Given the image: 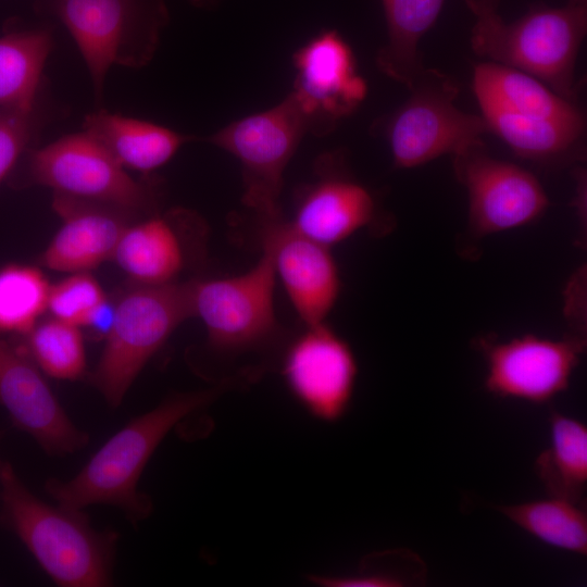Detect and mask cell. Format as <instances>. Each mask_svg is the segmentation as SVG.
I'll use <instances>...</instances> for the list:
<instances>
[{
	"mask_svg": "<svg viewBox=\"0 0 587 587\" xmlns=\"http://www.w3.org/2000/svg\"><path fill=\"white\" fill-rule=\"evenodd\" d=\"M259 375L257 369L250 367L213 387L170 396L113 435L74 478L67 482L50 479L47 491L66 509L80 511L89 504H112L133 521L146 517L151 503L138 492L137 484L166 434L225 391L251 383Z\"/></svg>",
	"mask_w": 587,
	"mask_h": 587,
	"instance_id": "6da1fadb",
	"label": "cell"
},
{
	"mask_svg": "<svg viewBox=\"0 0 587 587\" xmlns=\"http://www.w3.org/2000/svg\"><path fill=\"white\" fill-rule=\"evenodd\" d=\"M475 15L471 46L476 54L527 73L574 101L575 64L587 30V5L536 8L507 23L496 0H465Z\"/></svg>",
	"mask_w": 587,
	"mask_h": 587,
	"instance_id": "7a4b0ae2",
	"label": "cell"
},
{
	"mask_svg": "<svg viewBox=\"0 0 587 587\" xmlns=\"http://www.w3.org/2000/svg\"><path fill=\"white\" fill-rule=\"evenodd\" d=\"M4 521L61 586L99 587L111 582L116 534L93 529L79 510L53 508L36 498L12 465L0 461Z\"/></svg>",
	"mask_w": 587,
	"mask_h": 587,
	"instance_id": "3957f363",
	"label": "cell"
},
{
	"mask_svg": "<svg viewBox=\"0 0 587 587\" xmlns=\"http://www.w3.org/2000/svg\"><path fill=\"white\" fill-rule=\"evenodd\" d=\"M41 7L71 34L98 103L111 67L148 65L168 23L163 0H43Z\"/></svg>",
	"mask_w": 587,
	"mask_h": 587,
	"instance_id": "277c9868",
	"label": "cell"
},
{
	"mask_svg": "<svg viewBox=\"0 0 587 587\" xmlns=\"http://www.w3.org/2000/svg\"><path fill=\"white\" fill-rule=\"evenodd\" d=\"M14 188L45 186L70 197L107 203L132 214L153 210L158 186L135 179L86 132L26 150L8 176Z\"/></svg>",
	"mask_w": 587,
	"mask_h": 587,
	"instance_id": "5b68a950",
	"label": "cell"
},
{
	"mask_svg": "<svg viewBox=\"0 0 587 587\" xmlns=\"http://www.w3.org/2000/svg\"><path fill=\"white\" fill-rule=\"evenodd\" d=\"M193 317L190 280L137 285L115 304L92 383L118 407L136 376L184 321Z\"/></svg>",
	"mask_w": 587,
	"mask_h": 587,
	"instance_id": "8992f818",
	"label": "cell"
},
{
	"mask_svg": "<svg viewBox=\"0 0 587 587\" xmlns=\"http://www.w3.org/2000/svg\"><path fill=\"white\" fill-rule=\"evenodd\" d=\"M307 134V120L289 93L274 107L236 120L202 140L238 160L241 201L263 224L283 217L284 173Z\"/></svg>",
	"mask_w": 587,
	"mask_h": 587,
	"instance_id": "52a82bcc",
	"label": "cell"
},
{
	"mask_svg": "<svg viewBox=\"0 0 587 587\" xmlns=\"http://www.w3.org/2000/svg\"><path fill=\"white\" fill-rule=\"evenodd\" d=\"M262 243L258 263L240 275L191 279L193 316L199 317L210 347L224 354L262 351L283 340L274 309L275 271Z\"/></svg>",
	"mask_w": 587,
	"mask_h": 587,
	"instance_id": "ba28073f",
	"label": "cell"
},
{
	"mask_svg": "<svg viewBox=\"0 0 587 587\" xmlns=\"http://www.w3.org/2000/svg\"><path fill=\"white\" fill-rule=\"evenodd\" d=\"M409 90V99L379 125L395 167L413 168L484 143L488 127L483 116L455 105L459 86L451 77L424 68Z\"/></svg>",
	"mask_w": 587,
	"mask_h": 587,
	"instance_id": "9c48e42d",
	"label": "cell"
},
{
	"mask_svg": "<svg viewBox=\"0 0 587 587\" xmlns=\"http://www.w3.org/2000/svg\"><path fill=\"white\" fill-rule=\"evenodd\" d=\"M280 370L288 390L311 416L329 423L345 416L358 362L350 345L326 322L304 325L285 347Z\"/></svg>",
	"mask_w": 587,
	"mask_h": 587,
	"instance_id": "30bf717a",
	"label": "cell"
},
{
	"mask_svg": "<svg viewBox=\"0 0 587 587\" xmlns=\"http://www.w3.org/2000/svg\"><path fill=\"white\" fill-rule=\"evenodd\" d=\"M486 362V390L499 398L541 404L564 392L585 348L579 337L532 334L504 341H477Z\"/></svg>",
	"mask_w": 587,
	"mask_h": 587,
	"instance_id": "8fae6325",
	"label": "cell"
},
{
	"mask_svg": "<svg viewBox=\"0 0 587 587\" xmlns=\"http://www.w3.org/2000/svg\"><path fill=\"white\" fill-rule=\"evenodd\" d=\"M453 166L469 197V225L477 237L524 226L545 213L549 200L538 179L525 168L494 159L484 143L453 157Z\"/></svg>",
	"mask_w": 587,
	"mask_h": 587,
	"instance_id": "7c38bea8",
	"label": "cell"
},
{
	"mask_svg": "<svg viewBox=\"0 0 587 587\" xmlns=\"http://www.w3.org/2000/svg\"><path fill=\"white\" fill-rule=\"evenodd\" d=\"M290 95L304 115L309 134L324 136L364 101L367 84L358 73L353 51L337 30H324L292 55Z\"/></svg>",
	"mask_w": 587,
	"mask_h": 587,
	"instance_id": "4fadbf2b",
	"label": "cell"
},
{
	"mask_svg": "<svg viewBox=\"0 0 587 587\" xmlns=\"http://www.w3.org/2000/svg\"><path fill=\"white\" fill-rule=\"evenodd\" d=\"M207 226L193 212L175 209L154 214L123 232L112 259L138 285L179 283L203 258Z\"/></svg>",
	"mask_w": 587,
	"mask_h": 587,
	"instance_id": "5bb4252c",
	"label": "cell"
},
{
	"mask_svg": "<svg viewBox=\"0 0 587 587\" xmlns=\"http://www.w3.org/2000/svg\"><path fill=\"white\" fill-rule=\"evenodd\" d=\"M338 153L322 155L316 177L299 190L289 225L300 235L330 248L371 226L378 207L373 192L351 177Z\"/></svg>",
	"mask_w": 587,
	"mask_h": 587,
	"instance_id": "9a60e30c",
	"label": "cell"
},
{
	"mask_svg": "<svg viewBox=\"0 0 587 587\" xmlns=\"http://www.w3.org/2000/svg\"><path fill=\"white\" fill-rule=\"evenodd\" d=\"M276 277L303 325L326 321L336 304L341 279L329 248L297 233L284 217L260 224Z\"/></svg>",
	"mask_w": 587,
	"mask_h": 587,
	"instance_id": "2e32d148",
	"label": "cell"
},
{
	"mask_svg": "<svg viewBox=\"0 0 587 587\" xmlns=\"http://www.w3.org/2000/svg\"><path fill=\"white\" fill-rule=\"evenodd\" d=\"M0 403L14 424L52 454L84 447L87 434L68 419L38 370L16 349L0 339Z\"/></svg>",
	"mask_w": 587,
	"mask_h": 587,
	"instance_id": "e0dca14e",
	"label": "cell"
},
{
	"mask_svg": "<svg viewBox=\"0 0 587 587\" xmlns=\"http://www.w3.org/2000/svg\"><path fill=\"white\" fill-rule=\"evenodd\" d=\"M52 208L62 226L42 253L41 263L66 273L87 272L112 258L132 215L114 205L59 192L53 193Z\"/></svg>",
	"mask_w": 587,
	"mask_h": 587,
	"instance_id": "ac0fdd59",
	"label": "cell"
},
{
	"mask_svg": "<svg viewBox=\"0 0 587 587\" xmlns=\"http://www.w3.org/2000/svg\"><path fill=\"white\" fill-rule=\"evenodd\" d=\"M83 130L123 167L145 176L166 164L184 145L199 140L196 136L102 108L85 116Z\"/></svg>",
	"mask_w": 587,
	"mask_h": 587,
	"instance_id": "d6986e66",
	"label": "cell"
},
{
	"mask_svg": "<svg viewBox=\"0 0 587 587\" xmlns=\"http://www.w3.org/2000/svg\"><path fill=\"white\" fill-rule=\"evenodd\" d=\"M473 88L479 105L586 127L585 115L574 101L520 70L491 61L478 63L474 67Z\"/></svg>",
	"mask_w": 587,
	"mask_h": 587,
	"instance_id": "ffe728a7",
	"label": "cell"
},
{
	"mask_svg": "<svg viewBox=\"0 0 587 587\" xmlns=\"http://www.w3.org/2000/svg\"><path fill=\"white\" fill-rule=\"evenodd\" d=\"M445 0H382L388 39L376 55L378 70L410 89L424 71L419 43Z\"/></svg>",
	"mask_w": 587,
	"mask_h": 587,
	"instance_id": "44dd1931",
	"label": "cell"
},
{
	"mask_svg": "<svg viewBox=\"0 0 587 587\" xmlns=\"http://www.w3.org/2000/svg\"><path fill=\"white\" fill-rule=\"evenodd\" d=\"M52 48L48 28H10L0 36V107L30 108L40 100Z\"/></svg>",
	"mask_w": 587,
	"mask_h": 587,
	"instance_id": "7402d4cb",
	"label": "cell"
},
{
	"mask_svg": "<svg viewBox=\"0 0 587 587\" xmlns=\"http://www.w3.org/2000/svg\"><path fill=\"white\" fill-rule=\"evenodd\" d=\"M488 130L521 158L541 162L575 155L585 128L549 118L527 116L491 105H479Z\"/></svg>",
	"mask_w": 587,
	"mask_h": 587,
	"instance_id": "603a6c76",
	"label": "cell"
},
{
	"mask_svg": "<svg viewBox=\"0 0 587 587\" xmlns=\"http://www.w3.org/2000/svg\"><path fill=\"white\" fill-rule=\"evenodd\" d=\"M550 445L535 461V471L549 496L585 502L587 484V427L552 411Z\"/></svg>",
	"mask_w": 587,
	"mask_h": 587,
	"instance_id": "cb8c5ba5",
	"label": "cell"
},
{
	"mask_svg": "<svg viewBox=\"0 0 587 587\" xmlns=\"http://www.w3.org/2000/svg\"><path fill=\"white\" fill-rule=\"evenodd\" d=\"M495 509L548 546L579 555L587 554L585 502L549 496L515 504H500Z\"/></svg>",
	"mask_w": 587,
	"mask_h": 587,
	"instance_id": "d4e9b609",
	"label": "cell"
},
{
	"mask_svg": "<svg viewBox=\"0 0 587 587\" xmlns=\"http://www.w3.org/2000/svg\"><path fill=\"white\" fill-rule=\"evenodd\" d=\"M50 284L32 265L0 267V333L28 334L47 310Z\"/></svg>",
	"mask_w": 587,
	"mask_h": 587,
	"instance_id": "484cf974",
	"label": "cell"
},
{
	"mask_svg": "<svg viewBox=\"0 0 587 587\" xmlns=\"http://www.w3.org/2000/svg\"><path fill=\"white\" fill-rule=\"evenodd\" d=\"M26 335L33 358L48 375L59 379L82 375L86 360L78 326L53 317L37 323Z\"/></svg>",
	"mask_w": 587,
	"mask_h": 587,
	"instance_id": "4316f807",
	"label": "cell"
},
{
	"mask_svg": "<svg viewBox=\"0 0 587 587\" xmlns=\"http://www.w3.org/2000/svg\"><path fill=\"white\" fill-rule=\"evenodd\" d=\"M426 567L421 558L405 549L369 555L350 576H311L310 580L329 587H399L424 583Z\"/></svg>",
	"mask_w": 587,
	"mask_h": 587,
	"instance_id": "83f0119b",
	"label": "cell"
},
{
	"mask_svg": "<svg viewBox=\"0 0 587 587\" xmlns=\"http://www.w3.org/2000/svg\"><path fill=\"white\" fill-rule=\"evenodd\" d=\"M53 117L47 92L30 108L0 107V183Z\"/></svg>",
	"mask_w": 587,
	"mask_h": 587,
	"instance_id": "f1b7e54d",
	"label": "cell"
},
{
	"mask_svg": "<svg viewBox=\"0 0 587 587\" xmlns=\"http://www.w3.org/2000/svg\"><path fill=\"white\" fill-rule=\"evenodd\" d=\"M105 301L103 289L92 276L87 272L72 273L50 285L47 310L54 319L83 327Z\"/></svg>",
	"mask_w": 587,
	"mask_h": 587,
	"instance_id": "f546056e",
	"label": "cell"
},
{
	"mask_svg": "<svg viewBox=\"0 0 587 587\" xmlns=\"http://www.w3.org/2000/svg\"><path fill=\"white\" fill-rule=\"evenodd\" d=\"M192 3L199 7H209L214 4L217 0H190Z\"/></svg>",
	"mask_w": 587,
	"mask_h": 587,
	"instance_id": "4dcf8cb0",
	"label": "cell"
},
{
	"mask_svg": "<svg viewBox=\"0 0 587 587\" xmlns=\"http://www.w3.org/2000/svg\"><path fill=\"white\" fill-rule=\"evenodd\" d=\"M569 3L586 5V0H569Z\"/></svg>",
	"mask_w": 587,
	"mask_h": 587,
	"instance_id": "1f68e13d",
	"label": "cell"
}]
</instances>
